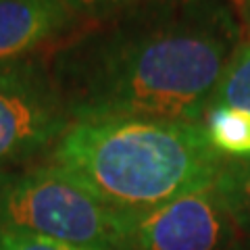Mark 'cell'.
<instances>
[{
	"label": "cell",
	"mask_w": 250,
	"mask_h": 250,
	"mask_svg": "<svg viewBox=\"0 0 250 250\" xmlns=\"http://www.w3.org/2000/svg\"><path fill=\"white\" fill-rule=\"evenodd\" d=\"M80 21L69 0H0V61L34 57Z\"/></svg>",
	"instance_id": "8992f818"
},
{
	"label": "cell",
	"mask_w": 250,
	"mask_h": 250,
	"mask_svg": "<svg viewBox=\"0 0 250 250\" xmlns=\"http://www.w3.org/2000/svg\"><path fill=\"white\" fill-rule=\"evenodd\" d=\"M48 161L115 213L134 215L215 186L228 159L202 123L100 117L73 121Z\"/></svg>",
	"instance_id": "7a4b0ae2"
},
{
	"label": "cell",
	"mask_w": 250,
	"mask_h": 250,
	"mask_svg": "<svg viewBox=\"0 0 250 250\" xmlns=\"http://www.w3.org/2000/svg\"><path fill=\"white\" fill-rule=\"evenodd\" d=\"M202 125L225 159H250V113L215 106L205 113Z\"/></svg>",
	"instance_id": "52a82bcc"
},
{
	"label": "cell",
	"mask_w": 250,
	"mask_h": 250,
	"mask_svg": "<svg viewBox=\"0 0 250 250\" xmlns=\"http://www.w3.org/2000/svg\"><path fill=\"white\" fill-rule=\"evenodd\" d=\"M138 2H142V0H69V4L77 11L82 19H92V21L106 19Z\"/></svg>",
	"instance_id": "8fae6325"
},
{
	"label": "cell",
	"mask_w": 250,
	"mask_h": 250,
	"mask_svg": "<svg viewBox=\"0 0 250 250\" xmlns=\"http://www.w3.org/2000/svg\"><path fill=\"white\" fill-rule=\"evenodd\" d=\"M225 208L240 229L242 238L250 242V159H228L215 182Z\"/></svg>",
	"instance_id": "9c48e42d"
},
{
	"label": "cell",
	"mask_w": 250,
	"mask_h": 250,
	"mask_svg": "<svg viewBox=\"0 0 250 250\" xmlns=\"http://www.w3.org/2000/svg\"><path fill=\"white\" fill-rule=\"evenodd\" d=\"M242 38L231 0H142L94 21L48 65L73 121L159 117L202 123Z\"/></svg>",
	"instance_id": "6da1fadb"
},
{
	"label": "cell",
	"mask_w": 250,
	"mask_h": 250,
	"mask_svg": "<svg viewBox=\"0 0 250 250\" xmlns=\"http://www.w3.org/2000/svg\"><path fill=\"white\" fill-rule=\"evenodd\" d=\"M215 106L250 113V38H242L219 77L208 103V108Z\"/></svg>",
	"instance_id": "ba28073f"
},
{
	"label": "cell",
	"mask_w": 250,
	"mask_h": 250,
	"mask_svg": "<svg viewBox=\"0 0 250 250\" xmlns=\"http://www.w3.org/2000/svg\"><path fill=\"white\" fill-rule=\"evenodd\" d=\"M119 250H231L242 240L215 186L144 213L121 215Z\"/></svg>",
	"instance_id": "5b68a950"
},
{
	"label": "cell",
	"mask_w": 250,
	"mask_h": 250,
	"mask_svg": "<svg viewBox=\"0 0 250 250\" xmlns=\"http://www.w3.org/2000/svg\"><path fill=\"white\" fill-rule=\"evenodd\" d=\"M71 123L48 62L36 54L0 61V169L52 150Z\"/></svg>",
	"instance_id": "277c9868"
},
{
	"label": "cell",
	"mask_w": 250,
	"mask_h": 250,
	"mask_svg": "<svg viewBox=\"0 0 250 250\" xmlns=\"http://www.w3.org/2000/svg\"><path fill=\"white\" fill-rule=\"evenodd\" d=\"M0 250H96V248L69 244V242L62 240L36 236V233L0 229Z\"/></svg>",
	"instance_id": "30bf717a"
},
{
	"label": "cell",
	"mask_w": 250,
	"mask_h": 250,
	"mask_svg": "<svg viewBox=\"0 0 250 250\" xmlns=\"http://www.w3.org/2000/svg\"><path fill=\"white\" fill-rule=\"evenodd\" d=\"M231 250H250V242L246 240V238H242L240 242H238V244L236 246H233Z\"/></svg>",
	"instance_id": "4fadbf2b"
},
{
	"label": "cell",
	"mask_w": 250,
	"mask_h": 250,
	"mask_svg": "<svg viewBox=\"0 0 250 250\" xmlns=\"http://www.w3.org/2000/svg\"><path fill=\"white\" fill-rule=\"evenodd\" d=\"M242 17H244V21L250 25V0H246V2L242 4Z\"/></svg>",
	"instance_id": "7c38bea8"
},
{
	"label": "cell",
	"mask_w": 250,
	"mask_h": 250,
	"mask_svg": "<svg viewBox=\"0 0 250 250\" xmlns=\"http://www.w3.org/2000/svg\"><path fill=\"white\" fill-rule=\"evenodd\" d=\"M0 229L96 250H119L123 238L121 213L50 161L0 169Z\"/></svg>",
	"instance_id": "3957f363"
},
{
	"label": "cell",
	"mask_w": 250,
	"mask_h": 250,
	"mask_svg": "<svg viewBox=\"0 0 250 250\" xmlns=\"http://www.w3.org/2000/svg\"><path fill=\"white\" fill-rule=\"evenodd\" d=\"M236 2H240V4H244V2H246V0H236Z\"/></svg>",
	"instance_id": "5bb4252c"
}]
</instances>
